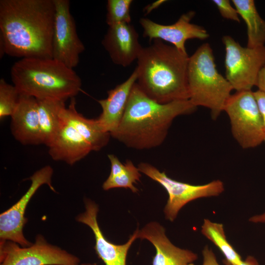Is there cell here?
Segmentation results:
<instances>
[{"mask_svg": "<svg viewBox=\"0 0 265 265\" xmlns=\"http://www.w3.org/2000/svg\"><path fill=\"white\" fill-rule=\"evenodd\" d=\"M11 117V132L18 141L23 145L42 144L36 98L21 94Z\"/></svg>", "mask_w": 265, "mask_h": 265, "instance_id": "obj_17", "label": "cell"}, {"mask_svg": "<svg viewBox=\"0 0 265 265\" xmlns=\"http://www.w3.org/2000/svg\"><path fill=\"white\" fill-rule=\"evenodd\" d=\"M203 263L202 265H220L217 262L212 250L208 246H205L202 251ZM225 265H233L227 260L224 261Z\"/></svg>", "mask_w": 265, "mask_h": 265, "instance_id": "obj_26", "label": "cell"}, {"mask_svg": "<svg viewBox=\"0 0 265 265\" xmlns=\"http://www.w3.org/2000/svg\"><path fill=\"white\" fill-rule=\"evenodd\" d=\"M187 77L189 100L196 107L209 108L212 118L216 120L234 89L218 72L209 43L203 44L189 57Z\"/></svg>", "mask_w": 265, "mask_h": 265, "instance_id": "obj_5", "label": "cell"}, {"mask_svg": "<svg viewBox=\"0 0 265 265\" xmlns=\"http://www.w3.org/2000/svg\"><path fill=\"white\" fill-rule=\"evenodd\" d=\"M249 221L255 223H265V212L262 214L255 215L252 216Z\"/></svg>", "mask_w": 265, "mask_h": 265, "instance_id": "obj_29", "label": "cell"}, {"mask_svg": "<svg viewBox=\"0 0 265 265\" xmlns=\"http://www.w3.org/2000/svg\"><path fill=\"white\" fill-rule=\"evenodd\" d=\"M54 15L53 0H0V56L52 58Z\"/></svg>", "mask_w": 265, "mask_h": 265, "instance_id": "obj_1", "label": "cell"}, {"mask_svg": "<svg viewBox=\"0 0 265 265\" xmlns=\"http://www.w3.org/2000/svg\"><path fill=\"white\" fill-rule=\"evenodd\" d=\"M65 108L66 106L61 110L59 129L48 147L49 154L54 160L73 165L93 150L83 134L70 120Z\"/></svg>", "mask_w": 265, "mask_h": 265, "instance_id": "obj_13", "label": "cell"}, {"mask_svg": "<svg viewBox=\"0 0 265 265\" xmlns=\"http://www.w3.org/2000/svg\"><path fill=\"white\" fill-rule=\"evenodd\" d=\"M189 58L187 53L155 39L142 48L137 59L136 82L145 95L159 104L189 100Z\"/></svg>", "mask_w": 265, "mask_h": 265, "instance_id": "obj_3", "label": "cell"}, {"mask_svg": "<svg viewBox=\"0 0 265 265\" xmlns=\"http://www.w3.org/2000/svg\"><path fill=\"white\" fill-rule=\"evenodd\" d=\"M238 265H259V264L254 257L248 256L245 260H242Z\"/></svg>", "mask_w": 265, "mask_h": 265, "instance_id": "obj_30", "label": "cell"}, {"mask_svg": "<svg viewBox=\"0 0 265 265\" xmlns=\"http://www.w3.org/2000/svg\"><path fill=\"white\" fill-rule=\"evenodd\" d=\"M138 168L166 189L168 199L164 212L166 218L171 221L176 218L179 211L187 203L200 198L217 196L224 190V184L219 180L194 185L174 180L148 163H140Z\"/></svg>", "mask_w": 265, "mask_h": 265, "instance_id": "obj_8", "label": "cell"}, {"mask_svg": "<svg viewBox=\"0 0 265 265\" xmlns=\"http://www.w3.org/2000/svg\"><path fill=\"white\" fill-rule=\"evenodd\" d=\"M10 74L20 94L38 100L65 102L76 96L81 86V80L73 69L53 58H21L13 65Z\"/></svg>", "mask_w": 265, "mask_h": 265, "instance_id": "obj_4", "label": "cell"}, {"mask_svg": "<svg viewBox=\"0 0 265 265\" xmlns=\"http://www.w3.org/2000/svg\"><path fill=\"white\" fill-rule=\"evenodd\" d=\"M230 119L232 135L243 149L256 147L265 141V130L252 90L231 94L224 110Z\"/></svg>", "mask_w": 265, "mask_h": 265, "instance_id": "obj_6", "label": "cell"}, {"mask_svg": "<svg viewBox=\"0 0 265 265\" xmlns=\"http://www.w3.org/2000/svg\"><path fill=\"white\" fill-rule=\"evenodd\" d=\"M132 0H108L107 2L106 22L108 26L130 24Z\"/></svg>", "mask_w": 265, "mask_h": 265, "instance_id": "obj_24", "label": "cell"}, {"mask_svg": "<svg viewBox=\"0 0 265 265\" xmlns=\"http://www.w3.org/2000/svg\"><path fill=\"white\" fill-rule=\"evenodd\" d=\"M256 86L258 90L265 92V65L259 73Z\"/></svg>", "mask_w": 265, "mask_h": 265, "instance_id": "obj_28", "label": "cell"}, {"mask_svg": "<svg viewBox=\"0 0 265 265\" xmlns=\"http://www.w3.org/2000/svg\"><path fill=\"white\" fill-rule=\"evenodd\" d=\"M195 14L193 11L183 14L171 25L158 24L147 18L140 19L139 23L143 28L145 37L169 42L181 52L187 53L185 43L187 40H205L209 37L205 28L190 22Z\"/></svg>", "mask_w": 265, "mask_h": 265, "instance_id": "obj_12", "label": "cell"}, {"mask_svg": "<svg viewBox=\"0 0 265 265\" xmlns=\"http://www.w3.org/2000/svg\"><path fill=\"white\" fill-rule=\"evenodd\" d=\"M265 130V92L257 90L254 92Z\"/></svg>", "mask_w": 265, "mask_h": 265, "instance_id": "obj_27", "label": "cell"}, {"mask_svg": "<svg viewBox=\"0 0 265 265\" xmlns=\"http://www.w3.org/2000/svg\"><path fill=\"white\" fill-rule=\"evenodd\" d=\"M225 47V78L236 91L251 90L265 65V46L243 47L229 36L222 37Z\"/></svg>", "mask_w": 265, "mask_h": 265, "instance_id": "obj_7", "label": "cell"}, {"mask_svg": "<svg viewBox=\"0 0 265 265\" xmlns=\"http://www.w3.org/2000/svg\"><path fill=\"white\" fill-rule=\"evenodd\" d=\"M107 157L110 162L111 170L103 185V189L107 190L114 188H125L136 192L138 189L133 184L139 181L141 176L138 167L130 160H127L123 163L113 154H109Z\"/></svg>", "mask_w": 265, "mask_h": 265, "instance_id": "obj_21", "label": "cell"}, {"mask_svg": "<svg viewBox=\"0 0 265 265\" xmlns=\"http://www.w3.org/2000/svg\"><path fill=\"white\" fill-rule=\"evenodd\" d=\"M85 211L78 215L77 221L87 225L92 230L95 238L94 248L98 256L105 265H126L129 248L137 238V229L125 244L117 245L109 242L103 235L97 221L98 206L89 199L85 200Z\"/></svg>", "mask_w": 265, "mask_h": 265, "instance_id": "obj_14", "label": "cell"}, {"mask_svg": "<svg viewBox=\"0 0 265 265\" xmlns=\"http://www.w3.org/2000/svg\"><path fill=\"white\" fill-rule=\"evenodd\" d=\"M102 43L112 62L123 67L137 60L143 48L138 33L130 24L108 26Z\"/></svg>", "mask_w": 265, "mask_h": 265, "instance_id": "obj_15", "label": "cell"}, {"mask_svg": "<svg viewBox=\"0 0 265 265\" xmlns=\"http://www.w3.org/2000/svg\"><path fill=\"white\" fill-rule=\"evenodd\" d=\"M80 265H98L96 263H93V264H82Z\"/></svg>", "mask_w": 265, "mask_h": 265, "instance_id": "obj_31", "label": "cell"}, {"mask_svg": "<svg viewBox=\"0 0 265 265\" xmlns=\"http://www.w3.org/2000/svg\"><path fill=\"white\" fill-rule=\"evenodd\" d=\"M55 6L52 58L73 69L85 47L77 32L68 0H53Z\"/></svg>", "mask_w": 265, "mask_h": 265, "instance_id": "obj_10", "label": "cell"}, {"mask_svg": "<svg viewBox=\"0 0 265 265\" xmlns=\"http://www.w3.org/2000/svg\"><path fill=\"white\" fill-rule=\"evenodd\" d=\"M216 6L221 16L226 19L239 23V14L236 8L233 7L230 0H213L212 1Z\"/></svg>", "mask_w": 265, "mask_h": 265, "instance_id": "obj_25", "label": "cell"}, {"mask_svg": "<svg viewBox=\"0 0 265 265\" xmlns=\"http://www.w3.org/2000/svg\"><path fill=\"white\" fill-rule=\"evenodd\" d=\"M137 238L148 240L156 248L152 265H194L198 258L196 253L171 243L164 228L156 222L148 223L138 230Z\"/></svg>", "mask_w": 265, "mask_h": 265, "instance_id": "obj_16", "label": "cell"}, {"mask_svg": "<svg viewBox=\"0 0 265 265\" xmlns=\"http://www.w3.org/2000/svg\"><path fill=\"white\" fill-rule=\"evenodd\" d=\"M137 79V72L135 69L126 81L107 92L106 98L98 100L102 112L97 120L105 131L111 134L119 126Z\"/></svg>", "mask_w": 265, "mask_h": 265, "instance_id": "obj_18", "label": "cell"}, {"mask_svg": "<svg viewBox=\"0 0 265 265\" xmlns=\"http://www.w3.org/2000/svg\"><path fill=\"white\" fill-rule=\"evenodd\" d=\"M37 100L42 144L48 147L58 131L65 102L53 99Z\"/></svg>", "mask_w": 265, "mask_h": 265, "instance_id": "obj_20", "label": "cell"}, {"mask_svg": "<svg viewBox=\"0 0 265 265\" xmlns=\"http://www.w3.org/2000/svg\"><path fill=\"white\" fill-rule=\"evenodd\" d=\"M76 256L49 243L42 235L26 247L14 242L0 241V265H80Z\"/></svg>", "mask_w": 265, "mask_h": 265, "instance_id": "obj_9", "label": "cell"}, {"mask_svg": "<svg viewBox=\"0 0 265 265\" xmlns=\"http://www.w3.org/2000/svg\"><path fill=\"white\" fill-rule=\"evenodd\" d=\"M239 16L247 27V47L251 48L265 46V20L258 13L253 0H232Z\"/></svg>", "mask_w": 265, "mask_h": 265, "instance_id": "obj_19", "label": "cell"}, {"mask_svg": "<svg viewBox=\"0 0 265 265\" xmlns=\"http://www.w3.org/2000/svg\"><path fill=\"white\" fill-rule=\"evenodd\" d=\"M21 94L16 87L8 83L3 79L0 80V119L11 116L19 101Z\"/></svg>", "mask_w": 265, "mask_h": 265, "instance_id": "obj_23", "label": "cell"}, {"mask_svg": "<svg viewBox=\"0 0 265 265\" xmlns=\"http://www.w3.org/2000/svg\"><path fill=\"white\" fill-rule=\"evenodd\" d=\"M197 108L189 100L158 103L145 95L135 82L120 123L110 135L131 148H155L164 141L174 119L190 114Z\"/></svg>", "mask_w": 265, "mask_h": 265, "instance_id": "obj_2", "label": "cell"}, {"mask_svg": "<svg viewBox=\"0 0 265 265\" xmlns=\"http://www.w3.org/2000/svg\"><path fill=\"white\" fill-rule=\"evenodd\" d=\"M53 169L47 165L36 171L30 178L31 184L26 192L11 207L0 214V241H11L21 246L26 247L32 243L24 237L23 228L27 219L25 214L27 205L36 191L46 184L55 191L52 185Z\"/></svg>", "mask_w": 265, "mask_h": 265, "instance_id": "obj_11", "label": "cell"}, {"mask_svg": "<svg viewBox=\"0 0 265 265\" xmlns=\"http://www.w3.org/2000/svg\"><path fill=\"white\" fill-rule=\"evenodd\" d=\"M201 232L218 248L228 262L233 265H238L241 262L240 255L227 240L222 224L205 219L201 227Z\"/></svg>", "mask_w": 265, "mask_h": 265, "instance_id": "obj_22", "label": "cell"}]
</instances>
